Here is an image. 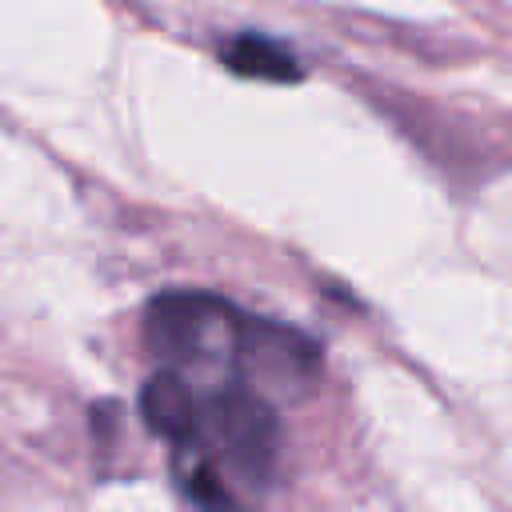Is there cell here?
<instances>
[{"instance_id":"obj_2","label":"cell","mask_w":512,"mask_h":512,"mask_svg":"<svg viewBox=\"0 0 512 512\" xmlns=\"http://www.w3.org/2000/svg\"><path fill=\"white\" fill-rule=\"evenodd\" d=\"M176 444H192L216 464L220 476L236 472L244 484H268L280 464L284 432L276 408L260 392L224 380L212 388H196L192 424Z\"/></svg>"},{"instance_id":"obj_3","label":"cell","mask_w":512,"mask_h":512,"mask_svg":"<svg viewBox=\"0 0 512 512\" xmlns=\"http://www.w3.org/2000/svg\"><path fill=\"white\" fill-rule=\"evenodd\" d=\"M192 400H196V384L176 368H160L148 376V384L140 392V416H144L148 432L176 444V440H184V432L192 424Z\"/></svg>"},{"instance_id":"obj_5","label":"cell","mask_w":512,"mask_h":512,"mask_svg":"<svg viewBox=\"0 0 512 512\" xmlns=\"http://www.w3.org/2000/svg\"><path fill=\"white\" fill-rule=\"evenodd\" d=\"M172 476L200 512H244L228 476H220L216 464L200 456L192 444H172Z\"/></svg>"},{"instance_id":"obj_4","label":"cell","mask_w":512,"mask_h":512,"mask_svg":"<svg viewBox=\"0 0 512 512\" xmlns=\"http://www.w3.org/2000/svg\"><path fill=\"white\" fill-rule=\"evenodd\" d=\"M220 60L248 80H268V84H296L304 76L300 60L292 56L288 44L260 36V32H240L220 48Z\"/></svg>"},{"instance_id":"obj_1","label":"cell","mask_w":512,"mask_h":512,"mask_svg":"<svg viewBox=\"0 0 512 512\" xmlns=\"http://www.w3.org/2000/svg\"><path fill=\"white\" fill-rule=\"evenodd\" d=\"M144 340L156 360L176 372L188 368H236L284 376H312L320 368V344L288 324L248 316L236 304L208 292H160L144 308Z\"/></svg>"}]
</instances>
